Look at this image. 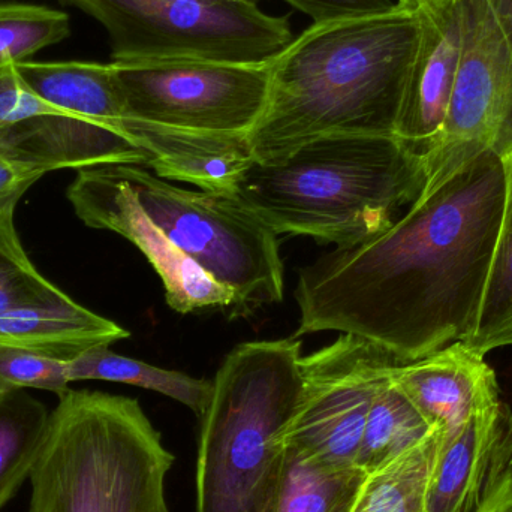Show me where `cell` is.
Listing matches in <instances>:
<instances>
[{
    "label": "cell",
    "mask_w": 512,
    "mask_h": 512,
    "mask_svg": "<svg viewBox=\"0 0 512 512\" xmlns=\"http://www.w3.org/2000/svg\"><path fill=\"white\" fill-rule=\"evenodd\" d=\"M504 203V161L492 149L430 174L393 227L301 268L292 337L354 334L402 364L466 342L477 328Z\"/></svg>",
    "instance_id": "obj_1"
},
{
    "label": "cell",
    "mask_w": 512,
    "mask_h": 512,
    "mask_svg": "<svg viewBox=\"0 0 512 512\" xmlns=\"http://www.w3.org/2000/svg\"><path fill=\"white\" fill-rule=\"evenodd\" d=\"M420 35L417 6L313 23L270 63V90L248 135L261 164L337 135H394Z\"/></svg>",
    "instance_id": "obj_2"
},
{
    "label": "cell",
    "mask_w": 512,
    "mask_h": 512,
    "mask_svg": "<svg viewBox=\"0 0 512 512\" xmlns=\"http://www.w3.org/2000/svg\"><path fill=\"white\" fill-rule=\"evenodd\" d=\"M427 180L426 156L394 135H337L277 164L252 162L233 195L277 236L349 249L393 227Z\"/></svg>",
    "instance_id": "obj_3"
},
{
    "label": "cell",
    "mask_w": 512,
    "mask_h": 512,
    "mask_svg": "<svg viewBox=\"0 0 512 512\" xmlns=\"http://www.w3.org/2000/svg\"><path fill=\"white\" fill-rule=\"evenodd\" d=\"M301 340L236 346L213 379L201 420L197 512H273L285 435L303 396Z\"/></svg>",
    "instance_id": "obj_4"
},
{
    "label": "cell",
    "mask_w": 512,
    "mask_h": 512,
    "mask_svg": "<svg viewBox=\"0 0 512 512\" xmlns=\"http://www.w3.org/2000/svg\"><path fill=\"white\" fill-rule=\"evenodd\" d=\"M174 460L138 400L69 388L29 478V512H168Z\"/></svg>",
    "instance_id": "obj_5"
},
{
    "label": "cell",
    "mask_w": 512,
    "mask_h": 512,
    "mask_svg": "<svg viewBox=\"0 0 512 512\" xmlns=\"http://www.w3.org/2000/svg\"><path fill=\"white\" fill-rule=\"evenodd\" d=\"M117 167L141 209L170 242L233 292L237 312L283 300L277 234L233 194L179 188L141 165Z\"/></svg>",
    "instance_id": "obj_6"
},
{
    "label": "cell",
    "mask_w": 512,
    "mask_h": 512,
    "mask_svg": "<svg viewBox=\"0 0 512 512\" xmlns=\"http://www.w3.org/2000/svg\"><path fill=\"white\" fill-rule=\"evenodd\" d=\"M98 20L110 35L113 62L141 59L267 63L292 42L288 15L258 5L200 0H59Z\"/></svg>",
    "instance_id": "obj_7"
},
{
    "label": "cell",
    "mask_w": 512,
    "mask_h": 512,
    "mask_svg": "<svg viewBox=\"0 0 512 512\" xmlns=\"http://www.w3.org/2000/svg\"><path fill=\"white\" fill-rule=\"evenodd\" d=\"M270 63L170 57L111 65L129 119L248 137L267 105Z\"/></svg>",
    "instance_id": "obj_8"
},
{
    "label": "cell",
    "mask_w": 512,
    "mask_h": 512,
    "mask_svg": "<svg viewBox=\"0 0 512 512\" xmlns=\"http://www.w3.org/2000/svg\"><path fill=\"white\" fill-rule=\"evenodd\" d=\"M400 361L354 334L301 357L303 396L286 448L334 471L355 468L370 406Z\"/></svg>",
    "instance_id": "obj_9"
},
{
    "label": "cell",
    "mask_w": 512,
    "mask_h": 512,
    "mask_svg": "<svg viewBox=\"0 0 512 512\" xmlns=\"http://www.w3.org/2000/svg\"><path fill=\"white\" fill-rule=\"evenodd\" d=\"M462 51L441 137L426 155L429 176L492 149L512 87V51L486 0H460Z\"/></svg>",
    "instance_id": "obj_10"
},
{
    "label": "cell",
    "mask_w": 512,
    "mask_h": 512,
    "mask_svg": "<svg viewBox=\"0 0 512 512\" xmlns=\"http://www.w3.org/2000/svg\"><path fill=\"white\" fill-rule=\"evenodd\" d=\"M66 195L84 225L119 234L143 252L164 283L171 309L191 313L236 307L233 292L182 254L141 209L117 164L77 170Z\"/></svg>",
    "instance_id": "obj_11"
},
{
    "label": "cell",
    "mask_w": 512,
    "mask_h": 512,
    "mask_svg": "<svg viewBox=\"0 0 512 512\" xmlns=\"http://www.w3.org/2000/svg\"><path fill=\"white\" fill-rule=\"evenodd\" d=\"M512 495V411L501 400L439 435L426 512H487Z\"/></svg>",
    "instance_id": "obj_12"
},
{
    "label": "cell",
    "mask_w": 512,
    "mask_h": 512,
    "mask_svg": "<svg viewBox=\"0 0 512 512\" xmlns=\"http://www.w3.org/2000/svg\"><path fill=\"white\" fill-rule=\"evenodd\" d=\"M420 35L409 66L394 137L429 155L441 137L462 51L460 0H411Z\"/></svg>",
    "instance_id": "obj_13"
},
{
    "label": "cell",
    "mask_w": 512,
    "mask_h": 512,
    "mask_svg": "<svg viewBox=\"0 0 512 512\" xmlns=\"http://www.w3.org/2000/svg\"><path fill=\"white\" fill-rule=\"evenodd\" d=\"M390 379L442 439L502 400L495 370L463 342L393 367Z\"/></svg>",
    "instance_id": "obj_14"
},
{
    "label": "cell",
    "mask_w": 512,
    "mask_h": 512,
    "mask_svg": "<svg viewBox=\"0 0 512 512\" xmlns=\"http://www.w3.org/2000/svg\"><path fill=\"white\" fill-rule=\"evenodd\" d=\"M123 132L149 153V170L156 176L197 185L203 191L233 194L236 183L255 161L246 135L206 134L129 117Z\"/></svg>",
    "instance_id": "obj_15"
},
{
    "label": "cell",
    "mask_w": 512,
    "mask_h": 512,
    "mask_svg": "<svg viewBox=\"0 0 512 512\" xmlns=\"http://www.w3.org/2000/svg\"><path fill=\"white\" fill-rule=\"evenodd\" d=\"M129 336L122 325L74 300L62 306L18 309L0 315V343L62 361Z\"/></svg>",
    "instance_id": "obj_16"
},
{
    "label": "cell",
    "mask_w": 512,
    "mask_h": 512,
    "mask_svg": "<svg viewBox=\"0 0 512 512\" xmlns=\"http://www.w3.org/2000/svg\"><path fill=\"white\" fill-rule=\"evenodd\" d=\"M17 69L27 86L48 104L104 123L125 135L123 123L128 116L111 63L27 60L17 63Z\"/></svg>",
    "instance_id": "obj_17"
},
{
    "label": "cell",
    "mask_w": 512,
    "mask_h": 512,
    "mask_svg": "<svg viewBox=\"0 0 512 512\" xmlns=\"http://www.w3.org/2000/svg\"><path fill=\"white\" fill-rule=\"evenodd\" d=\"M69 382L107 381L134 385L164 394L203 418L213 396V381L192 378L176 370L161 369L153 364L123 357L108 345L87 349L66 363Z\"/></svg>",
    "instance_id": "obj_18"
},
{
    "label": "cell",
    "mask_w": 512,
    "mask_h": 512,
    "mask_svg": "<svg viewBox=\"0 0 512 512\" xmlns=\"http://www.w3.org/2000/svg\"><path fill=\"white\" fill-rule=\"evenodd\" d=\"M47 406L23 388L0 399V510L30 478L47 438Z\"/></svg>",
    "instance_id": "obj_19"
},
{
    "label": "cell",
    "mask_w": 512,
    "mask_h": 512,
    "mask_svg": "<svg viewBox=\"0 0 512 512\" xmlns=\"http://www.w3.org/2000/svg\"><path fill=\"white\" fill-rule=\"evenodd\" d=\"M435 430L388 378L370 406L355 468L363 474H372L420 444Z\"/></svg>",
    "instance_id": "obj_20"
},
{
    "label": "cell",
    "mask_w": 512,
    "mask_h": 512,
    "mask_svg": "<svg viewBox=\"0 0 512 512\" xmlns=\"http://www.w3.org/2000/svg\"><path fill=\"white\" fill-rule=\"evenodd\" d=\"M439 430L378 471L366 475L351 512H426Z\"/></svg>",
    "instance_id": "obj_21"
},
{
    "label": "cell",
    "mask_w": 512,
    "mask_h": 512,
    "mask_svg": "<svg viewBox=\"0 0 512 512\" xmlns=\"http://www.w3.org/2000/svg\"><path fill=\"white\" fill-rule=\"evenodd\" d=\"M505 167V203L498 240L490 262L486 289L474 334L466 346L486 357L493 349L512 346V155Z\"/></svg>",
    "instance_id": "obj_22"
},
{
    "label": "cell",
    "mask_w": 512,
    "mask_h": 512,
    "mask_svg": "<svg viewBox=\"0 0 512 512\" xmlns=\"http://www.w3.org/2000/svg\"><path fill=\"white\" fill-rule=\"evenodd\" d=\"M366 474L334 471L286 448L282 486L273 512H351Z\"/></svg>",
    "instance_id": "obj_23"
},
{
    "label": "cell",
    "mask_w": 512,
    "mask_h": 512,
    "mask_svg": "<svg viewBox=\"0 0 512 512\" xmlns=\"http://www.w3.org/2000/svg\"><path fill=\"white\" fill-rule=\"evenodd\" d=\"M15 206L0 209V315L12 310L62 306L72 298L45 279L21 245Z\"/></svg>",
    "instance_id": "obj_24"
},
{
    "label": "cell",
    "mask_w": 512,
    "mask_h": 512,
    "mask_svg": "<svg viewBox=\"0 0 512 512\" xmlns=\"http://www.w3.org/2000/svg\"><path fill=\"white\" fill-rule=\"evenodd\" d=\"M71 35L66 12L29 3L0 2V68L27 62Z\"/></svg>",
    "instance_id": "obj_25"
},
{
    "label": "cell",
    "mask_w": 512,
    "mask_h": 512,
    "mask_svg": "<svg viewBox=\"0 0 512 512\" xmlns=\"http://www.w3.org/2000/svg\"><path fill=\"white\" fill-rule=\"evenodd\" d=\"M66 363L0 343V385L9 390L35 388L63 396L71 384Z\"/></svg>",
    "instance_id": "obj_26"
},
{
    "label": "cell",
    "mask_w": 512,
    "mask_h": 512,
    "mask_svg": "<svg viewBox=\"0 0 512 512\" xmlns=\"http://www.w3.org/2000/svg\"><path fill=\"white\" fill-rule=\"evenodd\" d=\"M51 107L27 86L17 65L11 63L0 68V132Z\"/></svg>",
    "instance_id": "obj_27"
},
{
    "label": "cell",
    "mask_w": 512,
    "mask_h": 512,
    "mask_svg": "<svg viewBox=\"0 0 512 512\" xmlns=\"http://www.w3.org/2000/svg\"><path fill=\"white\" fill-rule=\"evenodd\" d=\"M315 23L343 20V18L367 17L382 14L394 8L393 0H285Z\"/></svg>",
    "instance_id": "obj_28"
},
{
    "label": "cell",
    "mask_w": 512,
    "mask_h": 512,
    "mask_svg": "<svg viewBox=\"0 0 512 512\" xmlns=\"http://www.w3.org/2000/svg\"><path fill=\"white\" fill-rule=\"evenodd\" d=\"M42 176H45L44 171L0 155V209L17 206L27 189Z\"/></svg>",
    "instance_id": "obj_29"
},
{
    "label": "cell",
    "mask_w": 512,
    "mask_h": 512,
    "mask_svg": "<svg viewBox=\"0 0 512 512\" xmlns=\"http://www.w3.org/2000/svg\"><path fill=\"white\" fill-rule=\"evenodd\" d=\"M512 51V0H486Z\"/></svg>",
    "instance_id": "obj_30"
},
{
    "label": "cell",
    "mask_w": 512,
    "mask_h": 512,
    "mask_svg": "<svg viewBox=\"0 0 512 512\" xmlns=\"http://www.w3.org/2000/svg\"><path fill=\"white\" fill-rule=\"evenodd\" d=\"M487 512H512V495Z\"/></svg>",
    "instance_id": "obj_31"
},
{
    "label": "cell",
    "mask_w": 512,
    "mask_h": 512,
    "mask_svg": "<svg viewBox=\"0 0 512 512\" xmlns=\"http://www.w3.org/2000/svg\"><path fill=\"white\" fill-rule=\"evenodd\" d=\"M204 3H246V5H258L261 0H200Z\"/></svg>",
    "instance_id": "obj_32"
},
{
    "label": "cell",
    "mask_w": 512,
    "mask_h": 512,
    "mask_svg": "<svg viewBox=\"0 0 512 512\" xmlns=\"http://www.w3.org/2000/svg\"><path fill=\"white\" fill-rule=\"evenodd\" d=\"M8 390H9V388H5V387H3V385H0V399H2L3 394H5L6 391H8Z\"/></svg>",
    "instance_id": "obj_33"
}]
</instances>
